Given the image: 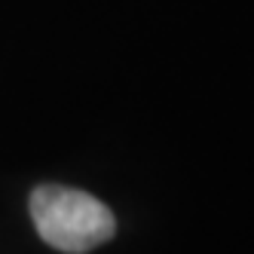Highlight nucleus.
<instances>
[{"label": "nucleus", "instance_id": "nucleus-1", "mask_svg": "<svg viewBox=\"0 0 254 254\" xmlns=\"http://www.w3.org/2000/svg\"><path fill=\"white\" fill-rule=\"evenodd\" d=\"M31 221L46 245L64 254L92 251L117 230L114 214L101 199L62 184H43L31 193Z\"/></svg>", "mask_w": 254, "mask_h": 254}]
</instances>
